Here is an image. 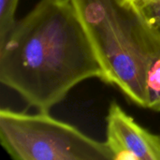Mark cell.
<instances>
[{
    "label": "cell",
    "mask_w": 160,
    "mask_h": 160,
    "mask_svg": "<svg viewBox=\"0 0 160 160\" xmlns=\"http://www.w3.org/2000/svg\"><path fill=\"white\" fill-rule=\"evenodd\" d=\"M106 144L113 160H160V135L139 125L112 101L106 117Z\"/></svg>",
    "instance_id": "obj_4"
},
{
    "label": "cell",
    "mask_w": 160,
    "mask_h": 160,
    "mask_svg": "<svg viewBox=\"0 0 160 160\" xmlns=\"http://www.w3.org/2000/svg\"><path fill=\"white\" fill-rule=\"evenodd\" d=\"M103 69L70 0H39L0 40V82L38 112H50Z\"/></svg>",
    "instance_id": "obj_1"
},
{
    "label": "cell",
    "mask_w": 160,
    "mask_h": 160,
    "mask_svg": "<svg viewBox=\"0 0 160 160\" xmlns=\"http://www.w3.org/2000/svg\"><path fill=\"white\" fill-rule=\"evenodd\" d=\"M147 109L160 112V55L147 72Z\"/></svg>",
    "instance_id": "obj_5"
},
{
    "label": "cell",
    "mask_w": 160,
    "mask_h": 160,
    "mask_svg": "<svg viewBox=\"0 0 160 160\" xmlns=\"http://www.w3.org/2000/svg\"><path fill=\"white\" fill-rule=\"evenodd\" d=\"M20 0H0V40H2L13 27L15 14Z\"/></svg>",
    "instance_id": "obj_6"
},
{
    "label": "cell",
    "mask_w": 160,
    "mask_h": 160,
    "mask_svg": "<svg viewBox=\"0 0 160 160\" xmlns=\"http://www.w3.org/2000/svg\"><path fill=\"white\" fill-rule=\"evenodd\" d=\"M103 69L102 82L147 109V72L160 38L134 0H70Z\"/></svg>",
    "instance_id": "obj_2"
},
{
    "label": "cell",
    "mask_w": 160,
    "mask_h": 160,
    "mask_svg": "<svg viewBox=\"0 0 160 160\" xmlns=\"http://www.w3.org/2000/svg\"><path fill=\"white\" fill-rule=\"evenodd\" d=\"M0 142L16 160H113L105 142L90 138L48 112L26 113L2 108Z\"/></svg>",
    "instance_id": "obj_3"
},
{
    "label": "cell",
    "mask_w": 160,
    "mask_h": 160,
    "mask_svg": "<svg viewBox=\"0 0 160 160\" xmlns=\"http://www.w3.org/2000/svg\"><path fill=\"white\" fill-rule=\"evenodd\" d=\"M160 38V0H134Z\"/></svg>",
    "instance_id": "obj_7"
}]
</instances>
